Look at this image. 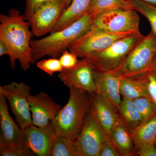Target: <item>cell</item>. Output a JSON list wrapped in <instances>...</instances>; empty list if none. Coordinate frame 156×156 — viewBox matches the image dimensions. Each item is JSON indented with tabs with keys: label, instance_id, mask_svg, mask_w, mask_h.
Returning <instances> with one entry per match:
<instances>
[{
	"label": "cell",
	"instance_id": "1",
	"mask_svg": "<svg viewBox=\"0 0 156 156\" xmlns=\"http://www.w3.org/2000/svg\"><path fill=\"white\" fill-rule=\"evenodd\" d=\"M30 24L16 9H11L7 14L0 15V40L9 49L10 66L16 67L18 61L21 69L27 71L35 63L33 59L30 43L34 34L30 30Z\"/></svg>",
	"mask_w": 156,
	"mask_h": 156
},
{
	"label": "cell",
	"instance_id": "2",
	"mask_svg": "<svg viewBox=\"0 0 156 156\" xmlns=\"http://www.w3.org/2000/svg\"><path fill=\"white\" fill-rule=\"evenodd\" d=\"M95 16L87 11L80 19L66 28L50 33V35L31 41L34 62L45 56L58 58L70 46L92 27Z\"/></svg>",
	"mask_w": 156,
	"mask_h": 156
},
{
	"label": "cell",
	"instance_id": "3",
	"mask_svg": "<svg viewBox=\"0 0 156 156\" xmlns=\"http://www.w3.org/2000/svg\"><path fill=\"white\" fill-rule=\"evenodd\" d=\"M67 103L51 122L50 127L54 134L75 141L80 133L85 117L90 111L89 93L70 88Z\"/></svg>",
	"mask_w": 156,
	"mask_h": 156
},
{
	"label": "cell",
	"instance_id": "4",
	"mask_svg": "<svg viewBox=\"0 0 156 156\" xmlns=\"http://www.w3.org/2000/svg\"><path fill=\"white\" fill-rule=\"evenodd\" d=\"M145 36L133 34L114 42L106 49L85 57L94 70L108 72L119 67L128 54Z\"/></svg>",
	"mask_w": 156,
	"mask_h": 156
},
{
	"label": "cell",
	"instance_id": "5",
	"mask_svg": "<svg viewBox=\"0 0 156 156\" xmlns=\"http://www.w3.org/2000/svg\"><path fill=\"white\" fill-rule=\"evenodd\" d=\"M156 54V36L151 31L134 47L116 70L124 77L144 72L149 69Z\"/></svg>",
	"mask_w": 156,
	"mask_h": 156
},
{
	"label": "cell",
	"instance_id": "6",
	"mask_svg": "<svg viewBox=\"0 0 156 156\" xmlns=\"http://www.w3.org/2000/svg\"><path fill=\"white\" fill-rule=\"evenodd\" d=\"M31 90L30 86L23 82H12L0 86V94L9 101L11 112L23 129L33 125L29 106Z\"/></svg>",
	"mask_w": 156,
	"mask_h": 156
},
{
	"label": "cell",
	"instance_id": "7",
	"mask_svg": "<svg viewBox=\"0 0 156 156\" xmlns=\"http://www.w3.org/2000/svg\"><path fill=\"white\" fill-rule=\"evenodd\" d=\"M140 17L137 11L113 10L105 11L95 17L93 25L114 34L140 33Z\"/></svg>",
	"mask_w": 156,
	"mask_h": 156
},
{
	"label": "cell",
	"instance_id": "8",
	"mask_svg": "<svg viewBox=\"0 0 156 156\" xmlns=\"http://www.w3.org/2000/svg\"><path fill=\"white\" fill-rule=\"evenodd\" d=\"M133 34H136L112 33L92 25L88 31L69 46L68 50L83 58L102 51L116 41Z\"/></svg>",
	"mask_w": 156,
	"mask_h": 156
},
{
	"label": "cell",
	"instance_id": "9",
	"mask_svg": "<svg viewBox=\"0 0 156 156\" xmlns=\"http://www.w3.org/2000/svg\"><path fill=\"white\" fill-rule=\"evenodd\" d=\"M98 122L90 109L75 143L80 156H98L104 143L108 137Z\"/></svg>",
	"mask_w": 156,
	"mask_h": 156
},
{
	"label": "cell",
	"instance_id": "10",
	"mask_svg": "<svg viewBox=\"0 0 156 156\" xmlns=\"http://www.w3.org/2000/svg\"><path fill=\"white\" fill-rule=\"evenodd\" d=\"M65 10L62 0H49L37 6L28 20L34 35L51 32Z\"/></svg>",
	"mask_w": 156,
	"mask_h": 156
},
{
	"label": "cell",
	"instance_id": "11",
	"mask_svg": "<svg viewBox=\"0 0 156 156\" xmlns=\"http://www.w3.org/2000/svg\"><path fill=\"white\" fill-rule=\"evenodd\" d=\"M58 76L69 88L73 87L89 93L96 92L93 69L86 58H82L72 68L63 69Z\"/></svg>",
	"mask_w": 156,
	"mask_h": 156
},
{
	"label": "cell",
	"instance_id": "12",
	"mask_svg": "<svg viewBox=\"0 0 156 156\" xmlns=\"http://www.w3.org/2000/svg\"><path fill=\"white\" fill-rule=\"evenodd\" d=\"M30 109L34 126L50 128L51 122L62 108L44 92L29 97Z\"/></svg>",
	"mask_w": 156,
	"mask_h": 156
},
{
	"label": "cell",
	"instance_id": "13",
	"mask_svg": "<svg viewBox=\"0 0 156 156\" xmlns=\"http://www.w3.org/2000/svg\"><path fill=\"white\" fill-rule=\"evenodd\" d=\"M96 92L112 106L119 114L122 102L120 92V81L123 76L118 70L98 72L93 70Z\"/></svg>",
	"mask_w": 156,
	"mask_h": 156
},
{
	"label": "cell",
	"instance_id": "14",
	"mask_svg": "<svg viewBox=\"0 0 156 156\" xmlns=\"http://www.w3.org/2000/svg\"><path fill=\"white\" fill-rule=\"evenodd\" d=\"M0 144L27 145L25 129L17 126L9 112L7 99L0 94Z\"/></svg>",
	"mask_w": 156,
	"mask_h": 156
},
{
	"label": "cell",
	"instance_id": "15",
	"mask_svg": "<svg viewBox=\"0 0 156 156\" xmlns=\"http://www.w3.org/2000/svg\"><path fill=\"white\" fill-rule=\"evenodd\" d=\"M89 94L92 113L105 133L110 136L115 126L119 121V114L102 95L96 92Z\"/></svg>",
	"mask_w": 156,
	"mask_h": 156
},
{
	"label": "cell",
	"instance_id": "16",
	"mask_svg": "<svg viewBox=\"0 0 156 156\" xmlns=\"http://www.w3.org/2000/svg\"><path fill=\"white\" fill-rule=\"evenodd\" d=\"M27 144L38 156H50L53 137L51 128H42L32 125L25 129Z\"/></svg>",
	"mask_w": 156,
	"mask_h": 156
},
{
	"label": "cell",
	"instance_id": "17",
	"mask_svg": "<svg viewBox=\"0 0 156 156\" xmlns=\"http://www.w3.org/2000/svg\"><path fill=\"white\" fill-rule=\"evenodd\" d=\"M120 92L123 98L134 100L138 98L145 97L151 100L141 73L131 76H122L120 81Z\"/></svg>",
	"mask_w": 156,
	"mask_h": 156
},
{
	"label": "cell",
	"instance_id": "18",
	"mask_svg": "<svg viewBox=\"0 0 156 156\" xmlns=\"http://www.w3.org/2000/svg\"><path fill=\"white\" fill-rule=\"evenodd\" d=\"M92 0H72L70 5L65 10L50 33L67 27L87 13Z\"/></svg>",
	"mask_w": 156,
	"mask_h": 156
},
{
	"label": "cell",
	"instance_id": "19",
	"mask_svg": "<svg viewBox=\"0 0 156 156\" xmlns=\"http://www.w3.org/2000/svg\"><path fill=\"white\" fill-rule=\"evenodd\" d=\"M120 122L132 134L143 123L142 116L134 101L123 98L119 112Z\"/></svg>",
	"mask_w": 156,
	"mask_h": 156
},
{
	"label": "cell",
	"instance_id": "20",
	"mask_svg": "<svg viewBox=\"0 0 156 156\" xmlns=\"http://www.w3.org/2000/svg\"><path fill=\"white\" fill-rule=\"evenodd\" d=\"M110 137L121 156H134L137 155L131 134L119 121L113 129Z\"/></svg>",
	"mask_w": 156,
	"mask_h": 156
},
{
	"label": "cell",
	"instance_id": "21",
	"mask_svg": "<svg viewBox=\"0 0 156 156\" xmlns=\"http://www.w3.org/2000/svg\"><path fill=\"white\" fill-rule=\"evenodd\" d=\"M131 135L136 151L143 147L154 144L156 138V115L141 124Z\"/></svg>",
	"mask_w": 156,
	"mask_h": 156
},
{
	"label": "cell",
	"instance_id": "22",
	"mask_svg": "<svg viewBox=\"0 0 156 156\" xmlns=\"http://www.w3.org/2000/svg\"><path fill=\"white\" fill-rule=\"evenodd\" d=\"M133 9L128 0H92L88 12L96 17L98 14L113 10Z\"/></svg>",
	"mask_w": 156,
	"mask_h": 156
},
{
	"label": "cell",
	"instance_id": "23",
	"mask_svg": "<svg viewBox=\"0 0 156 156\" xmlns=\"http://www.w3.org/2000/svg\"><path fill=\"white\" fill-rule=\"evenodd\" d=\"M50 156H80L75 141L67 137L55 135Z\"/></svg>",
	"mask_w": 156,
	"mask_h": 156
},
{
	"label": "cell",
	"instance_id": "24",
	"mask_svg": "<svg viewBox=\"0 0 156 156\" xmlns=\"http://www.w3.org/2000/svg\"><path fill=\"white\" fill-rule=\"evenodd\" d=\"M133 9L142 14L150 24L151 31L156 36V5L141 0H128Z\"/></svg>",
	"mask_w": 156,
	"mask_h": 156
},
{
	"label": "cell",
	"instance_id": "25",
	"mask_svg": "<svg viewBox=\"0 0 156 156\" xmlns=\"http://www.w3.org/2000/svg\"><path fill=\"white\" fill-rule=\"evenodd\" d=\"M134 101L142 116L143 123L156 115V105L150 99L145 97H140Z\"/></svg>",
	"mask_w": 156,
	"mask_h": 156
},
{
	"label": "cell",
	"instance_id": "26",
	"mask_svg": "<svg viewBox=\"0 0 156 156\" xmlns=\"http://www.w3.org/2000/svg\"><path fill=\"white\" fill-rule=\"evenodd\" d=\"M35 154L27 145H8L0 144L1 156H33Z\"/></svg>",
	"mask_w": 156,
	"mask_h": 156
},
{
	"label": "cell",
	"instance_id": "27",
	"mask_svg": "<svg viewBox=\"0 0 156 156\" xmlns=\"http://www.w3.org/2000/svg\"><path fill=\"white\" fill-rule=\"evenodd\" d=\"M37 67L51 76L56 73H60L63 68L59 58H53L40 60L36 63Z\"/></svg>",
	"mask_w": 156,
	"mask_h": 156
},
{
	"label": "cell",
	"instance_id": "28",
	"mask_svg": "<svg viewBox=\"0 0 156 156\" xmlns=\"http://www.w3.org/2000/svg\"><path fill=\"white\" fill-rule=\"evenodd\" d=\"M141 73L146 83L151 100L156 105V71L148 70Z\"/></svg>",
	"mask_w": 156,
	"mask_h": 156
},
{
	"label": "cell",
	"instance_id": "29",
	"mask_svg": "<svg viewBox=\"0 0 156 156\" xmlns=\"http://www.w3.org/2000/svg\"><path fill=\"white\" fill-rule=\"evenodd\" d=\"M78 56L68 50L64 51L59 57V61L63 69H69L75 66L80 60Z\"/></svg>",
	"mask_w": 156,
	"mask_h": 156
},
{
	"label": "cell",
	"instance_id": "30",
	"mask_svg": "<svg viewBox=\"0 0 156 156\" xmlns=\"http://www.w3.org/2000/svg\"><path fill=\"white\" fill-rule=\"evenodd\" d=\"M98 156H121V155L108 136L101 147Z\"/></svg>",
	"mask_w": 156,
	"mask_h": 156
},
{
	"label": "cell",
	"instance_id": "31",
	"mask_svg": "<svg viewBox=\"0 0 156 156\" xmlns=\"http://www.w3.org/2000/svg\"><path fill=\"white\" fill-rule=\"evenodd\" d=\"M49 0H26V7L24 16L28 20L37 6Z\"/></svg>",
	"mask_w": 156,
	"mask_h": 156
},
{
	"label": "cell",
	"instance_id": "32",
	"mask_svg": "<svg viewBox=\"0 0 156 156\" xmlns=\"http://www.w3.org/2000/svg\"><path fill=\"white\" fill-rule=\"evenodd\" d=\"M136 153L140 156H156V148L154 144L145 146L136 150Z\"/></svg>",
	"mask_w": 156,
	"mask_h": 156
},
{
	"label": "cell",
	"instance_id": "33",
	"mask_svg": "<svg viewBox=\"0 0 156 156\" xmlns=\"http://www.w3.org/2000/svg\"><path fill=\"white\" fill-rule=\"evenodd\" d=\"M9 51L5 43L0 40V56L6 55L9 56Z\"/></svg>",
	"mask_w": 156,
	"mask_h": 156
},
{
	"label": "cell",
	"instance_id": "34",
	"mask_svg": "<svg viewBox=\"0 0 156 156\" xmlns=\"http://www.w3.org/2000/svg\"><path fill=\"white\" fill-rule=\"evenodd\" d=\"M148 70H152L156 71V54L154 56L153 59L151 63L150 66Z\"/></svg>",
	"mask_w": 156,
	"mask_h": 156
},
{
	"label": "cell",
	"instance_id": "35",
	"mask_svg": "<svg viewBox=\"0 0 156 156\" xmlns=\"http://www.w3.org/2000/svg\"><path fill=\"white\" fill-rule=\"evenodd\" d=\"M72 1V0H62L63 5H64L65 8L66 9H67L68 7L70 5Z\"/></svg>",
	"mask_w": 156,
	"mask_h": 156
},
{
	"label": "cell",
	"instance_id": "36",
	"mask_svg": "<svg viewBox=\"0 0 156 156\" xmlns=\"http://www.w3.org/2000/svg\"><path fill=\"white\" fill-rule=\"evenodd\" d=\"M141 1L156 5V0H141Z\"/></svg>",
	"mask_w": 156,
	"mask_h": 156
},
{
	"label": "cell",
	"instance_id": "37",
	"mask_svg": "<svg viewBox=\"0 0 156 156\" xmlns=\"http://www.w3.org/2000/svg\"><path fill=\"white\" fill-rule=\"evenodd\" d=\"M154 145H155V147L156 148V138L155 140V141H154Z\"/></svg>",
	"mask_w": 156,
	"mask_h": 156
}]
</instances>
